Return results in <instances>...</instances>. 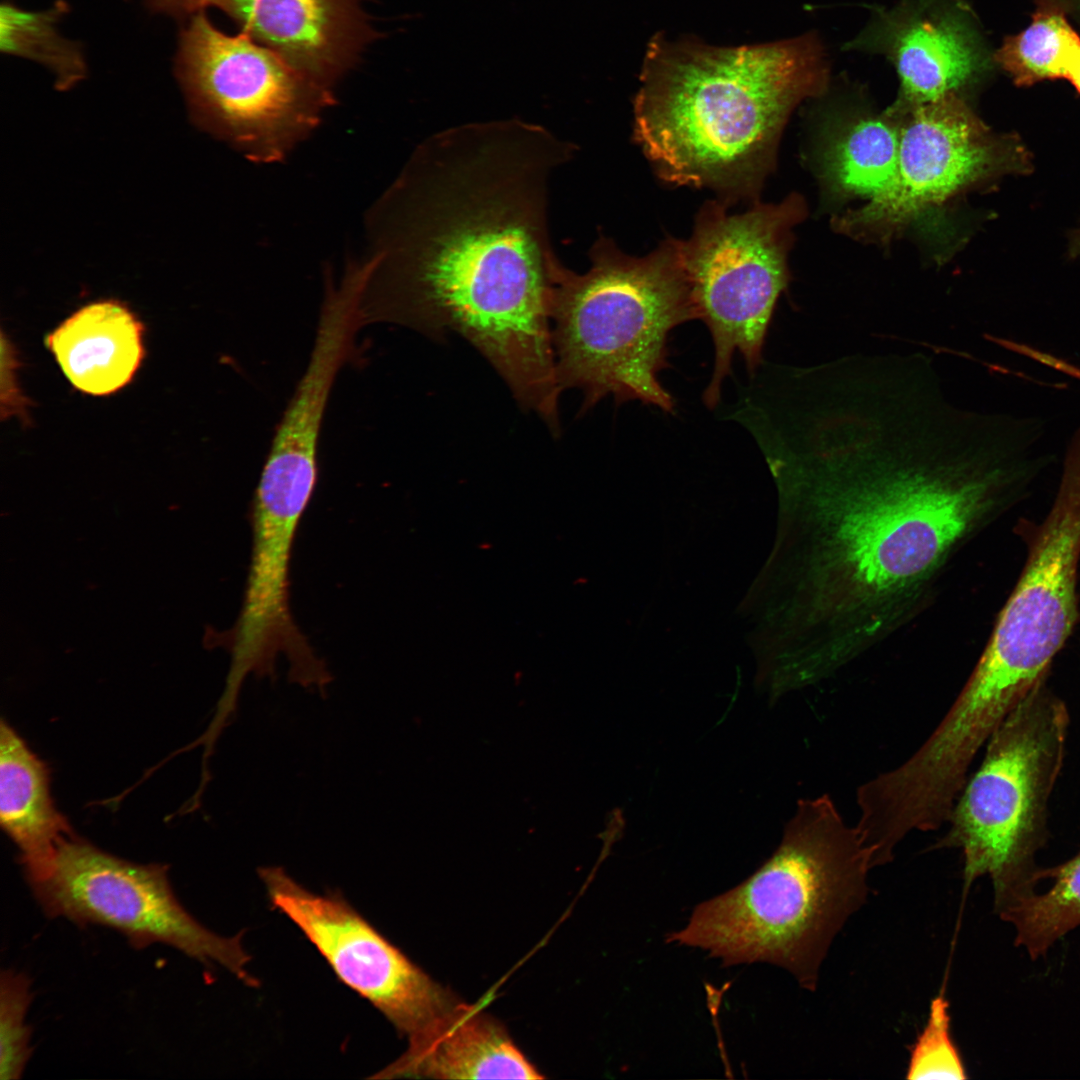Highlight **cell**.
I'll list each match as a JSON object with an SVG mask.
<instances>
[{
  "label": "cell",
  "instance_id": "cell-15",
  "mask_svg": "<svg viewBox=\"0 0 1080 1080\" xmlns=\"http://www.w3.org/2000/svg\"><path fill=\"white\" fill-rule=\"evenodd\" d=\"M290 66L332 89L377 37L361 0H212Z\"/></svg>",
  "mask_w": 1080,
  "mask_h": 1080
},
{
  "label": "cell",
  "instance_id": "cell-1",
  "mask_svg": "<svg viewBox=\"0 0 1080 1080\" xmlns=\"http://www.w3.org/2000/svg\"><path fill=\"white\" fill-rule=\"evenodd\" d=\"M764 453L796 522L784 659L800 687L906 624L954 553L1043 470L1015 425L898 387L816 402Z\"/></svg>",
  "mask_w": 1080,
  "mask_h": 1080
},
{
  "label": "cell",
  "instance_id": "cell-27",
  "mask_svg": "<svg viewBox=\"0 0 1080 1080\" xmlns=\"http://www.w3.org/2000/svg\"><path fill=\"white\" fill-rule=\"evenodd\" d=\"M1065 79L1069 80L1080 93V49L1070 62Z\"/></svg>",
  "mask_w": 1080,
  "mask_h": 1080
},
{
  "label": "cell",
  "instance_id": "cell-10",
  "mask_svg": "<svg viewBox=\"0 0 1080 1080\" xmlns=\"http://www.w3.org/2000/svg\"><path fill=\"white\" fill-rule=\"evenodd\" d=\"M1080 426L1065 452L1054 502L1028 542L1020 577L975 670L1002 691L1026 697L1047 680L1078 618Z\"/></svg>",
  "mask_w": 1080,
  "mask_h": 1080
},
{
  "label": "cell",
  "instance_id": "cell-3",
  "mask_svg": "<svg viewBox=\"0 0 1080 1080\" xmlns=\"http://www.w3.org/2000/svg\"><path fill=\"white\" fill-rule=\"evenodd\" d=\"M828 77L815 33L741 46L657 34L634 98V139L662 181L712 189L727 205L752 199L789 115Z\"/></svg>",
  "mask_w": 1080,
  "mask_h": 1080
},
{
  "label": "cell",
  "instance_id": "cell-25",
  "mask_svg": "<svg viewBox=\"0 0 1080 1080\" xmlns=\"http://www.w3.org/2000/svg\"><path fill=\"white\" fill-rule=\"evenodd\" d=\"M984 337L1003 347L1004 349L1014 352L1016 354L1028 357L1040 364L1050 367L1056 371L1064 373L1072 378L1080 380V367L1069 363L1068 361L1054 356L1050 353L1038 350L1025 343L1016 342L1010 339L1000 338L997 336L985 334Z\"/></svg>",
  "mask_w": 1080,
  "mask_h": 1080
},
{
  "label": "cell",
  "instance_id": "cell-8",
  "mask_svg": "<svg viewBox=\"0 0 1080 1080\" xmlns=\"http://www.w3.org/2000/svg\"><path fill=\"white\" fill-rule=\"evenodd\" d=\"M177 71L197 125L255 164L285 160L336 103L332 89L202 10L182 32Z\"/></svg>",
  "mask_w": 1080,
  "mask_h": 1080
},
{
  "label": "cell",
  "instance_id": "cell-18",
  "mask_svg": "<svg viewBox=\"0 0 1080 1080\" xmlns=\"http://www.w3.org/2000/svg\"><path fill=\"white\" fill-rule=\"evenodd\" d=\"M0 822L20 852L28 883L47 874L59 846L74 836L50 795L45 763L1 720Z\"/></svg>",
  "mask_w": 1080,
  "mask_h": 1080
},
{
  "label": "cell",
  "instance_id": "cell-4",
  "mask_svg": "<svg viewBox=\"0 0 1080 1080\" xmlns=\"http://www.w3.org/2000/svg\"><path fill=\"white\" fill-rule=\"evenodd\" d=\"M872 855L827 794L798 801L774 853L736 887L695 906L666 942L722 967L765 962L814 991L844 924L864 903Z\"/></svg>",
  "mask_w": 1080,
  "mask_h": 1080
},
{
  "label": "cell",
  "instance_id": "cell-13",
  "mask_svg": "<svg viewBox=\"0 0 1080 1080\" xmlns=\"http://www.w3.org/2000/svg\"><path fill=\"white\" fill-rule=\"evenodd\" d=\"M899 155L890 186L842 219L848 230L889 231L944 202L998 168L1003 150L960 94L923 103L898 101Z\"/></svg>",
  "mask_w": 1080,
  "mask_h": 1080
},
{
  "label": "cell",
  "instance_id": "cell-7",
  "mask_svg": "<svg viewBox=\"0 0 1080 1080\" xmlns=\"http://www.w3.org/2000/svg\"><path fill=\"white\" fill-rule=\"evenodd\" d=\"M727 207L720 200L707 202L691 236L680 240L698 318L714 344V369L703 393L708 408L721 399L735 352L750 375L763 363L772 315L788 283L791 230L802 216L794 196L778 204L757 203L742 213H729Z\"/></svg>",
  "mask_w": 1080,
  "mask_h": 1080
},
{
  "label": "cell",
  "instance_id": "cell-2",
  "mask_svg": "<svg viewBox=\"0 0 1080 1080\" xmlns=\"http://www.w3.org/2000/svg\"><path fill=\"white\" fill-rule=\"evenodd\" d=\"M575 153L520 118L426 137L369 214L377 264L361 298L363 326L457 333L522 407L553 409L561 387L551 313L565 266L550 238L549 196Z\"/></svg>",
  "mask_w": 1080,
  "mask_h": 1080
},
{
  "label": "cell",
  "instance_id": "cell-20",
  "mask_svg": "<svg viewBox=\"0 0 1080 1080\" xmlns=\"http://www.w3.org/2000/svg\"><path fill=\"white\" fill-rule=\"evenodd\" d=\"M67 11L68 5L62 0L41 11L26 10L10 1L0 7L1 51L45 66L54 75L59 90L72 88L87 72L79 44L64 38L57 29Z\"/></svg>",
  "mask_w": 1080,
  "mask_h": 1080
},
{
  "label": "cell",
  "instance_id": "cell-23",
  "mask_svg": "<svg viewBox=\"0 0 1080 1080\" xmlns=\"http://www.w3.org/2000/svg\"><path fill=\"white\" fill-rule=\"evenodd\" d=\"M908 1079H966L961 1054L951 1032L949 1002L943 993L929 1006L926 1024L911 1048Z\"/></svg>",
  "mask_w": 1080,
  "mask_h": 1080
},
{
  "label": "cell",
  "instance_id": "cell-11",
  "mask_svg": "<svg viewBox=\"0 0 1080 1080\" xmlns=\"http://www.w3.org/2000/svg\"><path fill=\"white\" fill-rule=\"evenodd\" d=\"M316 486L260 474L249 509L250 562L238 618L227 633L231 655L226 683L275 679L276 659L288 661V680L321 694L333 677L298 627L290 607V564L301 520Z\"/></svg>",
  "mask_w": 1080,
  "mask_h": 1080
},
{
  "label": "cell",
  "instance_id": "cell-6",
  "mask_svg": "<svg viewBox=\"0 0 1080 1080\" xmlns=\"http://www.w3.org/2000/svg\"><path fill=\"white\" fill-rule=\"evenodd\" d=\"M1070 717L1039 684L995 730L960 793L939 847L961 850L964 889L989 876L999 915L1035 892L1036 856L1048 838V804L1060 775Z\"/></svg>",
  "mask_w": 1080,
  "mask_h": 1080
},
{
  "label": "cell",
  "instance_id": "cell-17",
  "mask_svg": "<svg viewBox=\"0 0 1080 1080\" xmlns=\"http://www.w3.org/2000/svg\"><path fill=\"white\" fill-rule=\"evenodd\" d=\"M143 328L123 304L86 305L45 339L62 372L78 390L102 396L130 382L144 354Z\"/></svg>",
  "mask_w": 1080,
  "mask_h": 1080
},
{
  "label": "cell",
  "instance_id": "cell-21",
  "mask_svg": "<svg viewBox=\"0 0 1080 1080\" xmlns=\"http://www.w3.org/2000/svg\"><path fill=\"white\" fill-rule=\"evenodd\" d=\"M899 127L885 117H864L853 122L829 154V171L848 194L873 199L892 183L898 165Z\"/></svg>",
  "mask_w": 1080,
  "mask_h": 1080
},
{
  "label": "cell",
  "instance_id": "cell-5",
  "mask_svg": "<svg viewBox=\"0 0 1080 1080\" xmlns=\"http://www.w3.org/2000/svg\"><path fill=\"white\" fill-rule=\"evenodd\" d=\"M590 267H564L551 323L558 382L584 393L583 409L607 395L673 413L675 400L658 379L667 341L677 326L699 320L680 240L669 238L645 256H631L600 234Z\"/></svg>",
  "mask_w": 1080,
  "mask_h": 1080
},
{
  "label": "cell",
  "instance_id": "cell-16",
  "mask_svg": "<svg viewBox=\"0 0 1080 1080\" xmlns=\"http://www.w3.org/2000/svg\"><path fill=\"white\" fill-rule=\"evenodd\" d=\"M406 1052L371 1078L542 1079L501 1024L457 1001L408 1039Z\"/></svg>",
  "mask_w": 1080,
  "mask_h": 1080
},
{
  "label": "cell",
  "instance_id": "cell-14",
  "mask_svg": "<svg viewBox=\"0 0 1080 1080\" xmlns=\"http://www.w3.org/2000/svg\"><path fill=\"white\" fill-rule=\"evenodd\" d=\"M844 49L886 58L900 80L898 101L911 104L960 94L988 67L963 0H899L875 8Z\"/></svg>",
  "mask_w": 1080,
  "mask_h": 1080
},
{
  "label": "cell",
  "instance_id": "cell-26",
  "mask_svg": "<svg viewBox=\"0 0 1080 1080\" xmlns=\"http://www.w3.org/2000/svg\"><path fill=\"white\" fill-rule=\"evenodd\" d=\"M153 5L160 9L176 13H195L206 5H211L212 0H150Z\"/></svg>",
  "mask_w": 1080,
  "mask_h": 1080
},
{
  "label": "cell",
  "instance_id": "cell-22",
  "mask_svg": "<svg viewBox=\"0 0 1080 1080\" xmlns=\"http://www.w3.org/2000/svg\"><path fill=\"white\" fill-rule=\"evenodd\" d=\"M1080 49V35L1068 22L1063 9L1052 0H1042L1031 24L1017 35L1008 36L992 60L1018 86L1043 80L1066 78L1074 55Z\"/></svg>",
  "mask_w": 1080,
  "mask_h": 1080
},
{
  "label": "cell",
  "instance_id": "cell-12",
  "mask_svg": "<svg viewBox=\"0 0 1080 1080\" xmlns=\"http://www.w3.org/2000/svg\"><path fill=\"white\" fill-rule=\"evenodd\" d=\"M272 906L317 948L336 976L409 1038L457 1002L342 896L319 895L279 866L259 867Z\"/></svg>",
  "mask_w": 1080,
  "mask_h": 1080
},
{
  "label": "cell",
  "instance_id": "cell-9",
  "mask_svg": "<svg viewBox=\"0 0 1080 1080\" xmlns=\"http://www.w3.org/2000/svg\"><path fill=\"white\" fill-rule=\"evenodd\" d=\"M167 871L166 865L118 858L74 835L59 846L47 874L29 885L50 918L114 929L135 948L165 944L257 985L246 970L242 934L223 937L202 925L178 900Z\"/></svg>",
  "mask_w": 1080,
  "mask_h": 1080
},
{
  "label": "cell",
  "instance_id": "cell-24",
  "mask_svg": "<svg viewBox=\"0 0 1080 1080\" xmlns=\"http://www.w3.org/2000/svg\"><path fill=\"white\" fill-rule=\"evenodd\" d=\"M31 980L3 970L0 977V1079H19L31 1057V1027L26 1014L32 1002Z\"/></svg>",
  "mask_w": 1080,
  "mask_h": 1080
},
{
  "label": "cell",
  "instance_id": "cell-19",
  "mask_svg": "<svg viewBox=\"0 0 1080 1080\" xmlns=\"http://www.w3.org/2000/svg\"><path fill=\"white\" fill-rule=\"evenodd\" d=\"M1039 878L1053 880L1048 891H1035L999 915L1015 928V945L1033 960L1080 926V851L1059 865L1041 868Z\"/></svg>",
  "mask_w": 1080,
  "mask_h": 1080
}]
</instances>
